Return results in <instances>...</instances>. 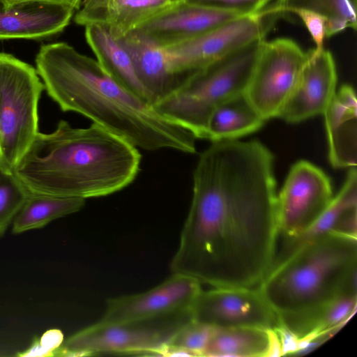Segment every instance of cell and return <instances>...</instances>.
Segmentation results:
<instances>
[{"label":"cell","instance_id":"obj_10","mask_svg":"<svg viewBox=\"0 0 357 357\" xmlns=\"http://www.w3.org/2000/svg\"><path fill=\"white\" fill-rule=\"evenodd\" d=\"M329 177L314 164L300 160L291 167L276 198L278 234L296 237L327 209L333 199Z\"/></svg>","mask_w":357,"mask_h":357},{"label":"cell","instance_id":"obj_11","mask_svg":"<svg viewBox=\"0 0 357 357\" xmlns=\"http://www.w3.org/2000/svg\"><path fill=\"white\" fill-rule=\"evenodd\" d=\"M192 319L213 328L257 327L276 331L279 314L257 287H218L199 294Z\"/></svg>","mask_w":357,"mask_h":357},{"label":"cell","instance_id":"obj_1","mask_svg":"<svg viewBox=\"0 0 357 357\" xmlns=\"http://www.w3.org/2000/svg\"><path fill=\"white\" fill-rule=\"evenodd\" d=\"M172 273L218 287H257L278 234L274 157L257 139L212 142L199 155Z\"/></svg>","mask_w":357,"mask_h":357},{"label":"cell","instance_id":"obj_8","mask_svg":"<svg viewBox=\"0 0 357 357\" xmlns=\"http://www.w3.org/2000/svg\"><path fill=\"white\" fill-rule=\"evenodd\" d=\"M307 52L294 40L262 42L244 96L266 121L278 118L293 91Z\"/></svg>","mask_w":357,"mask_h":357},{"label":"cell","instance_id":"obj_29","mask_svg":"<svg viewBox=\"0 0 357 357\" xmlns=\"http://www.w3.org/2000/svg\"><path fill=\"white\" fill-rule=\"evenodd\" d=\"M294 14L300 17L307 29L315 44L314 49L317 51L324 49L326 38V19L319 14L306 10H298Z\"/></svg>","mask_w":357,"mask_h":357},{"label":"cell","instance_id":"obj_2","mask_svg":"<svg viewBox=\"0 0 357 357\" xmlns=\"http://www.w3.org/2000/svg\"><path fill=\"white\" fill-rule=\"evenodd\" d=\"M37 73L63 112L78 113L137 149L197 152L195 136L115 82L96 59L64 42L42 45Z\"/></svg>","mask_w":357,"mask_h":357},{"label":"cell","instance_id":"obj_5","mask_svg":"<svg viewBox=\"0 0 357 357\" xmlns=\"http://www.w3.org/2000/svg\"><path fill=\"white\" fill-rule=\"evenodd\" d=\"M264 40L251 43L197 70L154 108L197 139H206L213 111L244 93Z\"/></svg>","mask_w":357,"mask_h":357},{"label":"cell","instance_id":"obj_9","mask_svg":"<svg viewBox=\"0 0 357 357\" xmlns=\"http://www.w3.org/2000/svg\"><path fill=\"white\" fill-rule=\"evenodd\" d=\"M282 15L269 4L263 10L229 21L173 47L178 70L195 71L257 40H264Z\"/></svg>","mask_w":357,"mask_h":357},{"label":"cell","instance_id":"obj_4","mask_svg":"<svg viewBox=\"0 0 357 357\" xmlns=\"http://www.w3.org/2000/svg\"><path fill=\"white\" fill-rule=\"evenodd\" d=\"M357 237L330 231L274 265L259 289L279 315L307 312L357 295Z\"/></svg>","mask_w":357,"mask_h":357},{"label":"cell","instance_id":"obj_19","mask_svg":"<svg viewBox=\"0 0 357 357\" xmlns=\"http://www.w3.org/2000/svg\"><path fill=\"white\" fill-rule=\"evenodd\" d=\"M356 217L357 171L356 167H351L340 190L317 220L300 235L285 238L280 252L275 255L273 266L302 244L325 233L334 231L357 237Z\"/></svg>","mask_w":357,"mask_h":357},{"label":"cell","instance_id":"obj_26","mask_svg":"<svg viewBox=\"0 0 357 357\" xmlns=\"http://www.w3.org/2000/svg\"><path fill=\"white\" fill-rule=\"evenodd\" d=\"M213 327L193 319L174 336L168 347L185 352L188 356H202Z\"/></svg>","mask_w":357,"mask_h":357},{"label":"cell","instance_id":"obj_28","mask_svg":"<svg viewBox=\"0 0 357 357\" xmlns=\"http://www.w3.org/2000/svg\"><path fill=\"white\" fill-rule=\"evenodd\" d=\"M63 342V335L59 329L47 331L36 340L27 350L18 354L20 356H54L55 351Z\"/></svg>","mask_w":357,"mask_h":357},{"label":"cell","instance_id":"obj_30","mask_svg":"<svg viewBox=\"0 0 357 357\" xmlns=\"http://www.w3.org/2000/svg\"><path fill=\"white\" fill-rule=\"evenodd\" d=\"M82 1L83 0H1V2L6 8H9L15 5L24 3L33 2L69 7L77 12L79 9Z\"/></svg>","mask_w":357,"mask_h":357},{"label":"cell","instance_id":"obj_24","mask_svg":"<svg viewBox=\"0 0 357 357\" xmlns=\"http://www.w3.org/2000/svg\"><path fill=\"white\" fill-rule=\"evenodd\" d=\"M274 9L282 17L298 10L319 14L326 19V38L346 29H356V0H275Z\"/></svg>","mask_w":357,"mask_h":357},{"label":"cell","instance_id":"obj_25","mask_svg":"<svg viewBox=\"0 0 357 357\" xmlns=\"http://www.w3.org/2000/svg\"><path fill=\"white\" fill-rule=\"evenodd\" d=\"M29 195L13 172L0 167V236L4 234Z\"/></svg>","mask_w":357,"mask_h":357},{"label":"cell","instance_id":"obj_14","mask_svg":"<svg viewBox=\"0 0 357 357\" xmlns=\"http://www.w3.org/2000/svg\"><path fill=\"white\" fill-rule=\"evenodd\" d=\"M188 0H83L74 21L82 26H100L116 40L137 31L150 22Z\"/></svg>","mask_w":357,"mask_h":357},{"label":"cell","instance_id":"obj_12","mask_svg":"<svg viewBox=\"0 0 357 357\" xmlns=\"http://www.w3.org/2000/svg\"><path fill=\"white\" fill-rule=\"evenodd\" d=\"M202 290L198 280L172 273L149 290L109 299L100 321L114 323L142 320L191 310Z\"/></svg>","mask_w":357,"mask_h":357},{"label":"cell","instance_id":"obj_3","mask_svg":"<svg viewBox=\"0 0 357 357\" xmlns=\"http://www.w3.org/2000/svg\"><path fill=\"white\" fill-rule=\"evenodd\" d=\"M141 161L139 149L97 124L61 120L52 133L36 134L13 173L30 194L86 199L128 187Z\"/></svg>","mask_w":357,"mask_h":357},{"label":"cell","instance_id":"obj_22","mask_svg":"<svg viewBox=\"0 0 357 357\" xmlns=\"http://www.w3.org/2000/svg\"><path fill=\"white\" fill-rule=\"evenodd\" d=\"M264 122L242 94L223 102L213 111L208 123L206 139H238L257 131Z\"/></svg>","mask_w":357,"mask_h":357},{"label":"cell","instance_id":"obj_15","mask_svg":"<svg viewBox=\"0 0 357 357\" xmlns=\"http://www.w3.org/2000/svg\"><path fill=\"white\" fill-rule=\"evenodd\" d=\"M119 41L128 53L153 106L179 88L190 76L178 71L171 48L160 45L139 32H133Z\"/></svg>","mask_w":357,"mask_h":357},{"label":"cell","instance_id":"obj_7","mask_svg":"<svg viewBox=\"0 0 357 357\" xmlns=\"http://www.w3.org/2000/svg\"><path fill=\"white\" fill-rule=\"evenodd\" d=\"M192 320L191 310L124 322L109 323L99 320L63 341L55 351L54 356H162L177 333Z\"/></svg>","mask_w":357,"mask_h":357},{"label":"cell","instance_id":"obj_23","mask_svg":"<svg viewBox=\"0 0 357 357\" xmlns=\"http://www.w3.org/2000/svg\"><path fill=\"white\" fill-rule=\"evenodd\" d=\"M85 199L30 194L13 220V232L22 233L40 228L53 220L75 213Z\"/></svg>","mask_w":357,"mask_h":357},{"label":"cell","instance_id":"obj_18","mask_svg":"<svg viewBox=\"0 0 357 357\" xmlns=\"http://www.w3.org/2000/svg\"><path fill=\"white\" fill-rule=\"evenodd\" d=\"M323 115L331 165L336 169L356 167L357 100L354 88L342 85Z\"/></svg>","mask_w":357,"mask_h":357},{"label":"cell","instance_id":"obj_16","mask_svg":"<svg viewBox=\"0 0 357 357\" xmlns=\"http://www.w3.org/2000/svg\"><path fill=\"white\" fill-rule=\"evenodd\" d=\"M243 15L236 12L188 1L135 32L142 33L160 45L173 47Z\"/></svg>","mask_w":357,"mask_h":357},{"label":"cell","instance_id":"obj_6","mask_svg":"<svg viewBox=\"0 0 357 357\" xmlns=\"http://www.w3.org/2000/svg\"><path fill=\"white\" fill-rule=\"evenodd\" d=\"M45 86L36 69L0 52V167L13 170L38 131V104Z\"/></svg>","mask_w":357,"mask_h":357},{"label":"cell","instance_id":"obj_17","mask_svg":"<svg viewBox=\"0 0 357 357\" xmlns=\"http://www.w3.org/2000/svg\"><path fill=\"white\" fill-rule=\"evenodd\" d=\"M74 9L43 3L6 8L0 0V40H41L57 35L70 24Z\"/></svg>","mask_w":357,"mask_h":357},{"label":"cell","instance_id":"obj_20","mask_svg":"<svg viewBox=\"0 0 357 357\" xmlns=\"http://www.w3.org/2000/svg\"><path fill=\"white\" fill-rule=\"evenodd\" d=\"M276 331L257 327L213 328L202 356L262 357L281 356Z\"/></svg>","mask_w":357,"mask_h":357},{"label":"cell","instance_id":"obj_27","mask_svg":"<svg viewBox=\"0 0 357 357\" xmlns=\"http://www.w3.org/2000/svg\"><path fill=\"white\" fill-rule=\"evenodd\" d=\"M189 2L204 4L246 15L257 13L275 0H188Z\"/></svg>","mask_w":357,"mask_h":357},{"label":"cell","instance_id":"obj_21","mask_svg":"<svg viewBox=\"0 0 357 357\" xmlns=\"http://www.w3.org/2000/svg\"><path fill=\"white\" fill-rule=\"evenodd\" d=\"M86 40L103 70L121 86L149 102L148 95L139 82L131 59L119 40L105 28L85 26ZM150 104V103H149Z\"/></svg>","mask_w":357,"mask_h":357},{"label":"cell","instance_id":"obj_13","mask_svg":"<svg viewBox=\"0 0 357 357\" xmlns=\"http://www.w3.org/2000/svg\"><path fill=\"white\" fill-rule=\"evenodd\" d=\"M335 63L330 51L307 52L297 83L278 118L296 123L323 114L336 92Z\"/></svg>","mask_w":357,"mask_h":357}]
</instances>
